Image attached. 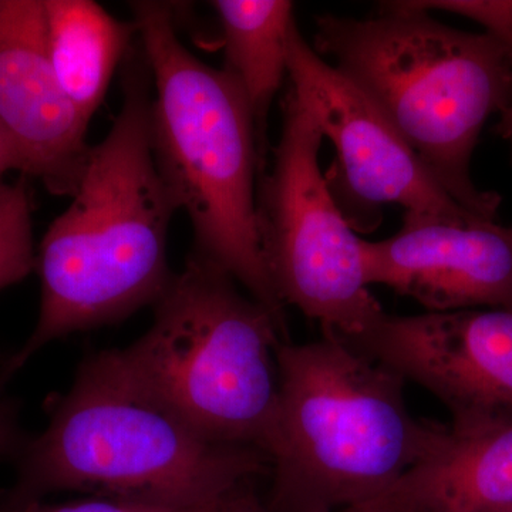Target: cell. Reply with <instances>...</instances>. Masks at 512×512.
<instances>
[{"label":"cell","instance_id":"6da1fadb","mask_svg":"<svg viewBox=\"0 0 512 512\" xmlns=\"http://www.w3.org/2000/svg\"><path fill=\"white\" fill-rule=\"evenodd\" d=\"M124 63L119 116L90 148L72 202L40 244L39 320L28 342L3 360L0 390L53 340L154 306L173 281L167 238L178 208L151 148L153 79L141 46Z\"/></svg>","mask_w":512,"mask_h":512},{"label":"cell","instance_id":"7a4b0ae2","mask_svg":"<svg viewBox=\"0 0 512 512\" xmlns=\"http://www.w3.org/2000/svg\"><path fill=\"white\" fill-rule=\"evenodd\" d=\"M18 480L0 500L29 503L60 491L200 510L269 474V458L198 433L137 379L117 349L87 357L49 426L28 439Z\"/></svg>","mask_w":512,"mask_h":512},{"label":"cell","instance_id":"3957f363","mask_svg":"<svg viewBox=\"0 0 512 512\" xmlns=\"http://www.w3.org/2000/svg\"><path fill=\"white\" fill-rule=\"evenodd\" d=\"M379 10L319 16L313 49L375 101L454 201L495 221L500 195L478 190L471 158L487 120L511 106L512 53L404 2Z\"/></svg>","mask_w":512,"mask_h":512},{"label":"cell","instance_id":"277c9868","mask_svg":"<svg viewBox=\"0 0 512 512\" xmlns=\"http://www.w3.org/2000/svg\"><path fill=\"white\" fill-rule=\"evenodd\" d=\"M131 9L156 90L151 148L175 205L190 218L192 254L231 275L288 328L259 241L261 153L247 97L227 70L208 66L184 46L170 3L143 0Z\"/></svg>","mask_w":512,"mask_h":512},{"label":"cell","instance_id":"5b68a950","mask_svg":"<svg viewBox=\"0 0 512 512\" xmlns=\"http://www.w3.org/2000/svg\"><path fill=\"white\" fill-rule=\"evenodd\" d=\"M278 419L269 454L274 512H340L379 497L443 443L416 419L404 380L332 333L278 349Z\"/></svg>","mask_w":512,"mask_h":512},{"label":"cell","instance_id":"8992f818","mask_svg":"<svg viewBox=\"0 0 512 512\" xmlns=\"http://www.w3.org/2000/svg\"><path fill=\"white\" fill-rule=\"evenodd\" d=\"M285 342L288 328L265 306L227 272L191 254L154 305L150 329L117 352L202 436L269 458L281 390L278 349Z\"/></svg>","mask_w":512,"mask_h":512},{"label":"cell","instance_id":"52a82bcc","mask_svg":"<svg viewBox=\"0 0 512 512\" xmlns=\"http://www.w3.org/2000/svg\"><path fill=\"white\" fill-rule=\"evenodd\" d=\"M323 140L289 87L272 167L256 188L259 241L281 302L319 322L322 333L353 338L386 312L369 291L363 239L320 170Z\"/></svg>","mask_w":512,"mask_h":512},{"label":"cell","instance_id":"ba28073f","mask_svg":"<svg viewBox=\"0 0 512 512\" xmlns=\"http://www.w3.org/2000/svg\"><path fill=\"white\" fill-rule=\"evenodd\" d=\"M288 77L323 138L335 146L338 165L326 178L336 200H346L342 211L357 210L356 228L363 229L365 211L375 218L384 204L448 220H485L447 194L375 101L323 59L296 23L288 37Z\"/></svg>","mask_w":512,"mask_h":512},{"label":"cell","instance_id":"9c48e42d","mask_svg":"<svg viewBox=\"0 0 512 512\" xmlns=\"http://www.w3.org/2000/svg\"><path fill=\"white\" fill-rule=\"evenodd\" d=\"M342 339L437 397L451 430L512 424V311L384 313L362 335Z\"/></svg>","mask_w":512,"mask_h":512},{"label":"cell","instance_id":"30bf717a","mask_svg":"<svg viewBox=\"0 0 512 512\" xmlns=\"http://www.w3.org/2000/svg\"><path fill=\"white\" fill-rule=\"evenodd\" d=\"M369 286L412 298L427 312L512 311V227L404 212L382 241L363 239Z\"/></svg>","mask_w":512,"mask_h":512},{"label":"cell","instance_id":"8fae6325","mask_svg":"<svg viewBox=\"0 0 512 512\" xmlns=\"http://www.w3.org/2000/svg\"><path fill=\"white\" fill-rule=\"evenodd\" d=\"M0 123L25 173L73 197L89 158V121L63 92L47 47L43 0H0Z\"/></svg>","mask_w":512,"mask_h":512},{"label":"cell","instance_id":"7c38bea8","mask_svg":"<svg viewBox=\"0 0 512 512\" xmlns=\"http://www.w3.org/2000/svg\"><path fill=\"white\" fill-rule=\"evenodd\" d=\"M366 504L382 512H507L512 424L470 433L448 430L433 453Z\"/></svg>","mask_w":512,"mask_h":512},{"label":"cell","instance_id":"4fadbf2b","mask_svg":"<svg viewBox=\"0 0 512 512\" xmlns=\"http://www.w3.org/2000/svg\"><path fill=\"white\" fill-rule=\"evenodd\" d=\"M50 62L63 92L87 121L99 109L137 33L92 0H43Z\"/></svg>","mask_w":512,"mask_h":512},{"label":"cell","instance_id":"5bb4252c","mask_svg":"<svg viewBox=\"0 0 512 512\" xmlns=\"http://www.w3.org/2000/svg\"><path fill=\"white\" fill-rule=\"evenodd\" d=\"M225 66L254 114L259 153L265 156L266 123L276 93L288 76V37L293 3L288 0H217Z\"/></svg>","mask_w":512,"mask_h":512},{"label":"cell","instance_id":"9a60e30c","mask_svg":"<svg viewBox=\"0 0 512 512\" xmlns=\"http://www.w3.org/2000/svg\"><path fill=\"white\" fill-rule=\"evenodd\" d=\"M32 204L22 180L0 181V291L23 281L36 269Z\"/></svg>","mask_w":512,"mask_h":512},{"label":"cell","instance_id":"2e32d148","mask_svg":"<svg viewBox=\"0 0 512 512\" xmlns=\"http://www.w3.org/2000/svg\"><path fill=\"white\" fill-rule=\"evenodd\" d=\"M409 8L424 12L454 13L473 20L512 53V0H403Z\"/></svg>","mask_w":512,"mask_h":512},{"label":"cell","instance_id":"e0dca14e","mask_svg":"<svg viewBox=\"0 0 512 512\" xmlns=\"http://www.w3.org/2000/svg\"><path fill=\"white\" fill-rule=\"evenodd\" d=\"M221 507L177 510V508L156 507V505L96 497L66 504H46L42 500L29 501V503H8V501L0 500V512H218Z\"/></svg>","mask_w":512,"mask_h":512},{"label":"cell","instance_id":"ac0fdd59","mask_svg":"<svg viewBox=\"0 0 512 512\" xmlns=\"http://www.w3.org/2000/svg\"><path fill=\"white\" fill-rule=\"evenodd\" d=\"M26 441L28 437L19 424V404L10 399L0 400V458L15 461Z\"/></svg>","mask_w":512,"mask_h":512},{"label":"cell","instance_id":"d6986e66","mask_svg":"<svg viewBox=\"0 0 512 512\" xmlns=\"http://www.w3.org/2000/svg\"><path fill=\"white\" fill-rule=\"evenodd\" d=\"M256 481L244 485L225 501L218 512H274L256 490Z\"/></svg>","mask_w":512,"mask_h":512},{"label":"cell","instance_id":"ffe728a7","mask_svg":"<svg viewBox=\"0 0 512 512\" xmlns=\"http://www.w3.org/2000/svg\"><path fill=\"white\" fill-rule=\"evenodd\" d=\"M15 170L25 173V163L15 141L0 123V181L3 175Z\"/></svg>","mask_w":512,"mask_h":512},{"label":"cell","instance_id":"44dd1931","mask_svg":"<svg viewBox=\"0 0 512 512\" xmlns=\"http://www.w3.org/2000/svg\"><path fill=\"white\" fill-rule=\"evenodd\" d=\"M494 130L495 134L503 138L505 143L508 144L512 160V103L511 106L501 114L500 121H498Z\"/></svg>","mask_w":512,"mask_h":512},{"label":"cell","instance_id":"7402d4cb","mask_svg":"<svg viewBox=\"0 0 512 512\" xmlns=\"http://www.w3.org/2000/svg\"><path fill=\"white\" fill-rule=\"evenodd\" d=\"M340 512H382L373 508L372 505L369 504H359L355 505V507L346 508V510Z\"/></svg>","mask_w":512,"mask_h":512},{"label":"cell","instance_id":"603a6c76","mask_svg":"<svg viewBox=\"0 0 512 512\" xmlns=\"http://www.w3.org/2000/svg\"><path fill=\"white\" fill-rule=\"evenodd\" d=\"M507 512H512V508H510V510H508Z\"/></svg>","mask_w":512,"mask_h":512}]
</instances>
